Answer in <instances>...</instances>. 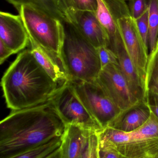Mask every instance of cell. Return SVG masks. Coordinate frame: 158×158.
Listing matches in <instances>:
<instances>
[{
	"label": "cell",
	"mask_w": 158,
	"mask_h": 158,
	"mask_svg": "<svg viewBox=\"0 0 158 158\" xmlns=\"http://www.w3.org/2000/svg\"><path fill=\"white\" fill-rule=\"evenodd\" d=\"M66 126L50 101L13 110L0 123V158H10L62 136Z\"/></svg>",
	"instance_id": "obj_1"
},
{
	"label": "cell",
	"mask_w": 158,
	"mask_h": 158,
	"mask_svg": "<svg viewBox=\"0 0 158 158\" xmlns=\"http://www.w3.org/2000/svg\"><path fill=\"white\" fill-rule=\"evenodd\" d=\"M63 83L55 81L49 76L30 50L18 56L1 81L6 106L12 111L48 102Z\"/></svg>",
	"instance_id": "obj_2"
},
{
	"label": "cell",
	"mask_w": 158,
	"mask_h": 158,
	"mask_svg": "<svg viewBox=\"0 0 158 158\" xmlns=\"http://www.w3.org/2000/svg\"><path fill=\"white\" fill-rule=\"evenodd\" d=\"M64 24L59 58L68 80L94 81L102 69L97 49L70 24Z\"/></svg>",
	"instance_id": "obj_3"
},
{
	"label": "cell",
	"mask_w": 158,
	"mask_h": 158,
	"mask_svg": "<svg viewBox=\"0 0 158 158\" xmlns=\"http://www.w3.org/2000/svg\"><path fill=\"white\" fill-rule=\"evenodd\" d=\"M99 142L129 158H158V119L151 113L145 123L131 132L110 127L97 132Z\"/></svg>",
	"instance_id": "obj_4"
},
{
	"label": "cell",
	"mask_w": 158,
	"mask_h": 158,
	"mask_svg": "<svg viewBox=\"0 0 158 158\" xmlns=\"http://www.w3.org/2000/svg\"><path fill=\"white\" fill-rule=\"evenodd\" d=\"M18 11L29 38L42 48L59 57L65 31L64 22L31 5L21 6Z\"/></svg>",
	"instance_id": "obj_5"
},
{
	"label": "cell",
	"mask_w": 158,
	"mask_h": 158,
	"mask_svg": "<svg viewBox=\"0 0 158 158\" xmlns=\"http://www.w3.org/2000/svg\"><path fill=\"white\" fill-rule=\"evenodd\" d=\"M70 81L77 96L102 129L109 127L122 112L96 80Z\"/></svg>",
	"instance_id": "obj_6"
},
{
	"label": "cell",
	"mask_w": 158,
	"mask_h": 158,
	"mask_svg": "<svg viewBox=\"0 0 158 158\" xmlns=\"http://www.w3.org/2000/svg\"><path fill=\"white\" fill-rule=\"evenodd\" d=\"M49 101L66 126L76 125L96 132L103 130L79 99L69 80L58 88Z\"/></svg>",
	"instance_id": "obj_7"
},
{
	"label": "cell",
	"mask_w": 158,
	"mask_h": 158,
	"mask_svg": "<svg viewBox=\"0 0 158 158\" xmlns=\"http://www.w3.org/2000/svg\"><path fill=\"white\" fill-rule=\"evenodd\" d=\"M117 22L126 51L145 83L149 49L143 40L136 20L131 15L125 1L122 4Z\"/></svg>",
	"instance_id": "obj_8"
},
{
	"label": "cell",
	"mask_w": 158,
	"mask_h": 158,
	"mask_svg": "<svg viewBox=\"0 0 158 158\" xmlns=\"http://www.w3.org/2000/svg\"><path fill=\"white\" fill-rule=\"evenodd\" d=\"M96 81L122 112L143 102L132 91L119 65L105 67Z\"/></svg>",
	"instance_id": "obj_9"
},
{
	"label": "cell",
	"mask_w": 158,
	"mask_h": 158,
	"mask_svg": "<svg viewBox=\"0 0 158 158\" xmlns=\"http://www.w3.org/2000/svg\"><path fill=\"white\" fill-rule=\"evenodd\" d=\"M65 22L70 24L96 48L109 47L108 35L96 17L91 11H72L64 15Z\"/></svg>",
	"instance_id": "obj_10"
},
{
	"label": "cell",
	"mask_w": 158,
	"mask_h": 158,
	"mask_svg": "<svg viewBox=\"0 0 158 158\" xmlns=\"http://www.w3.org/2000/svg\"><path fill=\"white\" fill-rule=\"evenodd\" d=\"M0 41L14 54L29 43V37L19 15L0 12Z\"/></svg>",
	"instance_id": "obj_11"
},
{
	"label": "cell",
	"mask_w": 158,
	"mask_h": 158,
	"mask_svg": "<svg viewBox=\"0 0 158 158\" xmlns=\"http://www.w3.org/2000/svg\"><path fill=\"white\" fill-rule=\"evenodd\" d=\"M109 48L117 54L119 66L132 91L142 101L144 95V82L140 77L127 53L121 36L114 41Z\"/></svg>",
	"instance_id": "obj_12"
},
{
	"label": "cell",
	"mask_w": 158,
	"mask_h": 158,
	"mask_svg": "<svg viewBox=\"0 0 158 158\" xmlns=\"http://www.w3.org/2000/svg\"><path fill=\"white\" fill-rule=\"evenodd\" d=\"M151 114L147 105L142 102L122 111L109 127L124 132H131L143 125Z\"/></svg>",
	"instance_id": "obj_13"
},
{
	"label": "cell",
	"mask_w": 158,
	"mask_h": 158,
	"mask_svg": "<svg viewBox=\"0 0 158 158\" xmlns=\"http://www.w3.org/2000/svg\"><path fill=\"white\" fill-rule=\"evenodd\" d=\"M93 131L76 125L66 126L61 146L64 158H80L90 135Z\"/></svg>",
	"instance_id": "obj_14"
},
{
	"label": "cell",
	"mask_w": 158,
	"mask_h": 158,
	"mask_svg": "<svg viewBox=\"0 0 158 158\" xmlns=\"http://www.w3.org/2000/svg\"><path fill=\"white\" fill-rule=\"evenodd\" d=\"M30 51L37 62L54 81L63 83L68 80L60 58L36 44L29 38Z\"/></svg>",
	"instance_id": "obj_15"
},
{
	"label": "cell",
	"mask_w": 158,
	"mask_h": 158,
	"mask_svg": "<svg viewBox=\"0 0 158 158\" xmlns=\"http://www.w3.org/2000/svg\"><path fill=\"white\" fill-rule=\"evenodd\" d=\"M149 93L158 95V40L156 48L149 55L145 78L144 98Z\"/></svg>",
	"instance_id": "obj_16"
},
{
	"label": "cell",
	"mask_w": 158,
	"mask_h": 158,
	"mask_svg": "<svg viewBox=\"0 0 158 158\" xmlns=\"http://www.w3.org/2000/svg\"><path fill=\"white\" fill-rule=\"evenodd\" d=\"M55 1L57 7L64 18V14L69 11H85L96 13L98 6L97 0H55Z\"/></svg>",
	"instance_id": "obj_17"
},
{
	"label": "cell",
	"mask_w": 158,
	"mask_h": 158,
	"mask_svg": "<svg viewBox=\"0 0 158 158\" xmlns=\"http://www.w3.org/2000/svg\"><path fill=\"white\" fill-rule=\"evenodd\" d=\"M62 136L56 137L42 145L10 158H47L61 147Z\"/></svg>",
	"instance_id": "obj_18"
},
{
	"label": "cell",
	"mask_w": 158,
	"mask_h": 158,
	"mask_svg": "<svg viewBox=\"0 0 158 158\" xmlns=\"http://www.w3.org/2000/svg\"><path fill=\"white\" fill-rule=\"evenodd\" d=\"M8 2L13 5L17 10L22 5H28L40 8L58 19L65 22V19L61 13L58 11L55 0H6Z\"/></svg>",
	"instance_id": "obj_19"
},
{
	"label": "cell",
	"mask_w": 158,
	"mask_h": 158,
	"mask_svg": "<svg viewBox=\"0 0 158 158\" xmlns=\"http://www.w3.org/2000/svg\"><path fill=\"white\" fill-rule=\"evenodd\" d=\"M148 47L150 53L156 46L158 40V0H148Z\"/></svg>",
	"instance_id": "obj_20"
},
{
	"label": "cell",
	"mask_w": 158,
	"mask_h": 158,
	"mask_svg": "<svg viewBox=\"0 0 158 158\" xmlns=\"http://www.w3.org/2000/svg\"><path fill=\"white\" fill-rule=\"evenodd\" d=\"M102 69L109 64L119 65L117 54L112 49L104 46L97 48Z\"/></svg>",
	"instance_id": "obj_21"
},
{
	"label": "cell",
	"mask_w": 158,
	"mask_h": 158,
	"mask_svg": "<svg viewBox=\"0 0 158 158\" xmlns=\"http://www.w3.org/2000/svg\"><path fill=\"white\" fill-rule=\"evenodd\" d=\"M130 13L136 20L148 9L147 0H130L129 5Z\"/></svg>",
	"instance_id": "obj_22"
},
{
	"label": "cell",
	"mask_w": 158,
	"mask_h": 158,
	"mask_svg": "<svg viewBox=\"0 0 158 158\" xmlns=\"http://www.w3.org/2000/svg\"><path fill=\"white\" fill-rule=\"evenodd\" d=\"M136 24L143 40L147 48L148 47V35H149V24H148V9L144 14L136 19Z\"/></svg>",
	"instance_id": "obj_23"
},
{
	"label": "cell",
	"mask_w": 158,
	"mask_h": 158,
	"mask_svg": "<svg viewBox=\"0 0 158 158\" xmlns=\"http://www.w3.org/2000/svg\"><path fill=\"white\" fill-rule=\"evenodd\" d=\"M98 158H129L107 144L99 142Z\"/></svg>",
	"instance_id": "obj_24"
},
{
	"label": "cell",
	"mask_w": 158,
	"mask_h": 158,
	"mask_svg": "<svg viewBox=\"0 0 158 158\" xmlns=\"http://www.w3.org/2000/svg\"><path fill=\"white\" fill-rule=\"evenodd\" d=\"M143 102L147 105L151 113L158 119V95L148 93L145 97Z\"/></svg>",
	"instance_id": "obj_25"
},
{
	"label": "cell",
	"mask_w": 158,
	"mask_h": 158,
	"mask_svg": "<svg viewBox=\"0 0 158 158\" xmlns=\"http://www.w3.org/2000/svg\"><path fill=\"white\" fill-rule=\"evenodd\" d=\"M91 145V158H98V147H99V138L97 132L93 131L90 135Z\"/></svg>",
	"instance_id": "obj_26"
},
{
	"label": "cell",
	"mask_w": 158,
	"mask_h": 158,
	"mask_svg": "<svg viewBox=\"0 0 158 158\" xmlns=\"http://www.w3.org/2000/svg\"><path fill=\"white\" fill-rule=\"evenodd\" d=\"M14 53L9 48H7L2 42L0 41V63L2 64L5 60Z\"/></svg>",
	"instance_id": "obj_27"
},
{
	"label": "cell",
	"mask_w": 158,
	"mask_h": 158,
	"mask_svg": "<svg viewBox=\"0 0 158 158\" xmlns=\"http://www.w3.org/2000/svg\"><path fill=\"white\" fill-rule=\"evenodd\" d=\"M46 158H64L63 151L61 147Z\"/></svg>",
	"instance_id": "obj_28"
},
{
	"label": "cell",
	"mask_w": 158,
	"mask_h": 158,
	"mask_svg": "<svg viewBox=\"0 0 158 158\" xmlns=\"http://www.w3.org/2000/svg\"><path fill=\"white\" fill-rule=\"evenodd\" d=\"M124 1H126V0H124ZM128 1H130V0H128Z\"/></svg>",
	"instance_id": "obj_29"
}]
</instances>
